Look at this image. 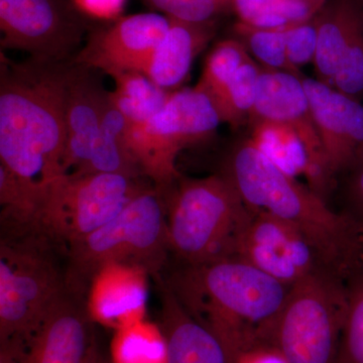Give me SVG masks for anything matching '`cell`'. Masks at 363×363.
I'll list each match as a JSON object with an SVG mask.
<instances>
[{"mask_svg":"<svg viewBox=\"0 0 363 363\" xmlns=\"http://www.w3.org/2000/svg\"><path fill=\"white\" fill-rule=\"evenodd\" d=\"M109 76L116 85L114 90L109 91L112 102L130 126L140 125L152 119L164 108L173 93L160 87L140 71H117Z\"/></svg>","mask_w":363,"mask_h":363,"instance_id":"cell-22","label":"cell"},{"mask_svg":"<svg viewBox=\"0 0 363 363\" xmlns=\"http://www.w3.org/2000/svg\"><path fill=\"white\" fill-rule=\"evenodd\" d=\"M220 173L252 211L267 212L304 234L332 271L345 278L363 259L362 227L279 168L250 136L231 145Z\"/></svg>","mask_w":363,"mask_h":363,"instance_id":"cell-2","label":"cell"},{"mask_svg":"<svg viewBox=\"0 0 363 363\" xmlns=\"http://www.w3.org/2000/svg\"><path fill=\"white\" fill-rule=\"evenodd\" d=\"M229 363H286L278 350L269 343H257L238 351Z\"/></svg>","mask_w":363,"mask_h":363,"instance_id":"cell-34","label":"cell"},{"mask_svg":"<svg viewBox=\"0 0 363 363\" xmlns=\"http://www.w3.org/2000/svg\"><path fill=\"white\" fill-rule=\"evenodd\" d=\"M169 26V16L138 13L121 16L106 28L91 32L70 62L101 71L143 72Z\"/></svg>","mask_w":363,"mask_h":363,"instance_id":"cell-14","label":"cell"},{"mask_svg":"<svg viewBox=\"0 0 363 363\" xmlns=\"http://www.w3.org/2000/svg\"><path fill=\"white\" fill-rule=\"evenodd\" d=\"M150 2L169 18L189 23L212 21L217 14L233 6V0H150Z\"/></svg>","mask_w":363,"mask_h":363,"instance_id":"cell-30","label":"cell"},{"mask_svg":"<svg viewBox=\"0 0 363 363\" xmlns=\"http://www.w3.org/2000/svg\"><path fill=\"white\" fill-rule=\"evenodd\" d=\"M0 363H18V360L11 350L0 347Z\"/></svg>","mask_w":363,"mask_h":363,"instance_id":"cell-36","label":"cell"},{"mask_svg":"<svg viewBox=\"0 0 363 363\" xmlns=\"http://www.w3.org/2000/svg\"><path fill=\"white\" fill-rule=\"evenodd\" d=\"M169 253L166 200L164 193L155 187L68 248L67 290L84 298L102 269L114 264L136 267L157 278Z\"/></svg>","mask_w":363,"mask_h":363,"instance_id":"cell-5","label":"cell"},{"mask_svg":"<svg viewBox=\"0 0 363 363\" xmlns=\"http://www.w3.org/2000/svg\"><path fill=\"white\" fill-rule=\"evenodd\" d=\"M346 312L337 362L363 363V259L345 277Z\"/></svg>","mask_w":363,"mask_h":363,"instance_id":"cell-26","label":"cell"},{"mask_svg":"<svg viewBox=\"0 0 363 363\" xmlns=\"http://www.w3.org/2000/svg\"><path fill=\"white\" fill-rule=\"evenodd\" d=\"M111 363H168V347L160 325L138 321L116 330Z\"/></svg>","mask_w":363,"mask_h":363,"instance_id":"cell-24","label":"cell"},{"mask_svg":"<svg viewBox=\"0 0 363 363\" xmlns=\"http://www.w3.org/2000/svg\"><path fill=\"white\" fill-rule=\"evenodd\" d=\"M313 121L336 182L363 150V104L318 79L303 75Z\"/></svg>","mask_w":363,"mask_h":363,"instance_id":"cell-16","label":"cell"},{"mask_svg":"<svg viewBox=\"0 0 363 363\" xmlns=\"http://www.w3.org/2000/svg\"><path fill=\"white\" fill-rule=\"evenodd\" d=\"M316 79L363 99V0H330L315 16Z\"/></svg>","mask_w":363,"mask_h":363,"instance_id":"cell-12","label":"cell"},{"mask_svg":"<svg viewBox=\"0 0 363 363\" xmlns=\"http://www.w3.org/2000/svg\"><path fill=\"white\" fill-rule=\"evenodd\" d=\"M70 0H0L1 51L25 52L33 61L68 63L87 25Z\"/></svg>","mask_w":363,"mask_h":363,"instance_id":"cell-10","label":"cell"},{"mask_svg":"<svg viewBox=\"0 0 363 363\" xmlns=\"http://www.w3.org/2000/svg\"><path fill=\"white\" fill-rule=\"evenodd\" d=\"M164 193L171 253L182 264L236 257L252 211L223 174L181 176Z\"/></svg>","mask_w":363,"mask_h":363,"instance_id":"cell-4","label":"cell"},{"mask_svg":"<svg viewBox=\"0 0 363 363\" xmlns=\"http://www.w3.org/2000/svg\"><path fill=\"white\" fill-rule=\"evenodd\" d=\"M82 297L66 291L20 347H6L18 363H85L94 341L92 318Z\"/></svg>","mask_w":363,"mask_h":363,"instance_id":"cell-15","label":"cell"},{"mask_svg":"<svg viewBox=\"0 0 363 363\" xmlns=\"http://www.w3.org/2000/svg\"><path fill=\"white\" fill-rule=\"evenodd\" d=\"M250 58L240 40H220L207 55L195 89L204 93L213 101L230 83L236 72Z\"/></svg>","mask_w":363,"mask_h":363,"instance_id":"cell-27","label":"cell"},{"mask_svg":"<svg viewBox=\"0 0 363 363\" xmlns=\"http://www.w3.org/2000/svg\"><path fill=\"white\" fill-rule=\"evenodd\" d=\"M220 123L209 96L195 88H181L152 119L130 126L128 145L143 176L157 190L166 191L182 176L176 166L180 152L209 142Z\"/></svg>","mask_w":363,"mask_h":363,"instance_id":"cell-9","label":"cell"},{"mask_svg":"<svg viewBox=\"0 0 363 363\" xmlns=\"http://www.w3.org/2000/svg\"><path fill=\"white\" fill-rule=\"evenodd\" d=\"M310 1L313 2V4H314L315 6L319 7V9H321L322 6H324L325 2H326L327 0H310Z\"/></svg>","mask_w":363,"mask_h":363,"instance_id":"cell-37","label":"cell"},{"mask_svg":"<svg viewBox=\"0 0 363 363\" xmlns=\"http://www.w3.org/2000/svg\"><path fill=\"white\" fill-rule=\"evenodd\" d=\"M68 63L0 54V166L40 196L61 174Z\"/></svg>","mask_w":363,"mask_h":363,"instance_id":"cell-1","label":"cell"},{"mask_svg":"<svg viewBox=\"0 0 363 363\" xmlns=\"http://www.w3.org/2000/svg\"><path fill=\"white\" fill-rule=\"evenodd\" d=\"M345 312V278L322 267L292 286L267 343L286 363H336Z\"/></svg>","mask_w":363,"mask_h":363,"instance_id":"cell-8","label":"cell"},{"mask_svg":"<svg viewBox=\"0 0 363 363\" xmlns=\"http://www.w3.org/2000/svg\"><path fill=\"white\" fill-rule=\"evenodd\" d=\"M341 209L363 228V150L336 179Z\"/></svg>","mask_w":363,"mask_h":363,"instance_id":"cell-29","label":"cell"},{"mask_svg":"<svg viewBox=\"0 0 363 363\" xmlns=\"http://www.w3.org/2000/svg\"><path fill=\"white\" fill-rule=\"evenodd\" d=\"M250 138L279 168L297 178L309 172V157L297 133L283 124L259 121L250 124Z\"/></svg>","mask_w":363,"mask_h":363,"instance_id":"cell-23","label":"cell"},{"mask_svg":"<svg viewBox=\"0 0 363 363\" xmlns=\"http://www.w3.org/2000/svg\"><path fill=\"white\" fill-rule=\"evenodd\" d=\"M236 257L290 286L327 267L304 234L264 211H252Z\"/></svg>","mask_w":363,"mask_h":363,"instance_id":"cell-13","label":"cell"},{"mask_svg":"<svg viewBox=\"0 0 363 363\" xmlns=\"http://www.w3.org/2000/svg\"><path fill=\"white\" fill-rule=\"evenodd\" d=\"M286 28L288 26L279 28H259L238 23L235 30L240 37L238 40L243 43L248 54L260 67L288 72L302 77L303 74L294 69L286 55Z\"/></svg>","mask_w":363,"mask_h":363,"instance_id":"cell-28","label":"cell"},{"mask_svg":"<svg viewBox=\"0 0 363 363\" xmlns=\"http://www.w3.org/2000/svg\"><path fill=\"white\" fill-rule=\"evenodd\" d=\"M85 16L102 21H116L121 18L126 0H72Z\"/></svg>","mask_w":363,"mask_h":363,"instance_id":"cell-33","label":"cell"},{"mask_svg":"<svg viewBox=\"0 0 363 363\" xmlns=\"http://www.w3.org/2000/svg\"><path fill=\"white\" fill-rule=\"evenodd\" d=\"M302 77L262 67L248 124L267 121L292 128L304 143L309 157V172L306 177L308 186L325 199L327 193L335 187V180L329 172Z\"/></svg>","mask_w":363,"mask_h":363,"instance_id":"cell-11","label":"cell"},{"mask_svg":"<svg viewBox=\"0 0 363 363\" xmlns=\"http://www.w3.org/2000/svg\"><path fill=\"white\" fill-rule=\"evenodd\" d=\"M147 276L143 269L118 264L102 269L88 293L92 320L116 330L142 321L147 298Z\"/></svg>","mask_w":363,"mask_h":363,"instance_id":"cell-18","label":"cell"},{"mask_svg":"<svg viewBox=\"0 0 363 363\" xmlns=\"http://www.w3.org/2000/svg\"><path fill=\"white\" fill-rule=\"evenodd\" d=\"M180 264L167 285L221 341L229 362L238 351L267 342L292 286L236 257Z\"/></svg>","mask_w":363,"mask_h":363,"instance_id":"cell-3","label":"cell"},{"mask_svg":"<svg viewBox=\"0 0 363 363\" xmlns=\"http://www.w3.org/2000/svg\"><path fill=\"white\" fill-rule=\"evenodd\" d=\"M159 286V325L166 338L168 363H229L213 332L188 312L166 281L160 279Z\"/></svg>","mask_w":363,"mask_h":363,"instance_id":"cell-19","label":"cell"},{"mask_svg":"<svg viewBox=\"0 0 363 363\" xmlns=\"http://www.w3.org/2000/svg\"><path fill=\"white\" fill-rule=\"evenodd\" d=\"M128 131L130 123L108 93L99 135L85 166L75 176L102 173L145 178L128 145Z\"/></svg>","mask_w":363,"mask_h":363,"instance_id":"cell-21","label":"cell"},{"mask_svg":"<svg viewBox=\"0 0 363 363\" xmlns=\"http://www.w3.org/2000/svg\"><path fill=\"white\" fill-rule=\"evenodd\" d=\"M152 188L149 179L121 174L59 177L40 195L30 230L66 252Z\"/></svg>","mask_w":363,"mask_h":363,"instance_id":"cell-7","label":"cell"},{"mask_svg":"<svg viewBox=\"0 0 363 363\" xmlns=\"http://www.w3.org/2000/svg\"><path fill=\"white\" fill-rule=\"evenodd\" d=\"M85 363H111V358L105 357L104 351L100 350L96 338L94 339L92 345H91Z\"/></svg>","mask_w":363,"mask_h":363,"instance_id":"cell-35","label":"cell"},{"mask_svg":"<svg viewBox=\"0 0 363 363\" xmlns=\"http://www.w3.org/2000/svg\"><path fill=\"white\" fill-rule=\"evenodd\" d=\"M94 69L69 62L65 74L66 145L60 177L80 173L99 135L109 91Z\"/></svg>","mask_w":363,"mask_h":363,"instance_id":"cell-17","label":"cell"},{"mask_svg":"<svg viewBox=\"0 0 363 363\" xmlns=\"http://www.w3.org/2000/svg\"><path fill=\"white\" fill-rule=\"evenodd\" d=\"M260 71L262 67L252 58L248 59L236 72L223 92L212 101L221 123L228 124L233 130L250 123Z\"/></svg>","mask_w":363,"mask_h":363,"instance_id":"cell-25","label":"cell"},{"mask_svg":"<svg viewBox=\"0 0 363 363\" xmlns=\"http://www.w3.org/2000/svg\"><path fill=\"white\" fill-rule=\"evenodd\" d=\"M286 55L296 71L313 63L317 48L316 18L292 23L286 30Z\"/></svg>","mask_w":363,"mask_h":363,"instance_id":"cell-31","label":"cell"},{"mask_svg":"<svg viewBox=\"0 0 363 363\" xmlns=\"http://www.w3.org/2000/svg\"><path fill=\"white\" fill-rule=\"evenodd\" d=\"M214 33L213 21L189 23L169 18L168 32L143 73L164 90L181 89L196 57L206 48Z\"/></svg>","mask_w":363,"mask_h":363,"instance_id":"cell-20","label":"cell"},{"mask_svg":"<svg viewBox=\"0 0 363 363\" xmlns=\"http://www.w3.org/2000/svg\"><path fill=\"white\" fill-rule=\"evenodd\" d=\"M6 234L0 245V346L20 347L65 294V274L44 238Z\"/></svg>","mask_w":363,"mask_h":363,"instance_id":"cell-6","label":"cell"},{"mask_svg":"<svg viewBox=\"0 0 363 363\" xmlns=\"http://www.w3.org/2000/svg\"><path fill=\"white\" fill-rule=\"evenodd\" d=\"M240 23L259 28H279L291 25L277 13L271 0H233Z\"/></svg>","mask_w":363,"mask_h":363,"instance_id":"cell-32","label":"cell"}]
</instances>
